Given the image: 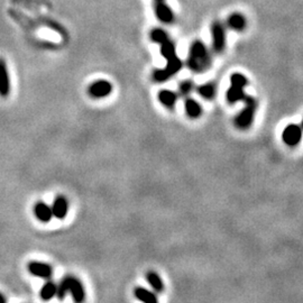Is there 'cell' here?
Segmentation results:
<instances>
[{"label": "cell", "mask_w": 303, "mask_h": 303, "mask_svg": "<svg viewBox=\"0 0 303 303\" xmlns=\"http://www.w3.org/2000/svg\"><path fill=\"white\" fill-rule=\"evenodd\" d=\"M70 292L73 299L76 303H81L85 300V290L84 285L82 284V282L78 277L66 275L63 277L62 281L58 284V292H56V297L59 300H63Z\"/></svg>", "instance_id": "7a4b0ae2"}, {"label": "cell", "mask_w": 303, "mask_h": 303, "mask_svg": "<svg viewBox=\"0 0 303 303\" xmlns=\"http://www.w3.org/2000/svg\"><path fill=\"white\" fill-rule=\"evenodd\" d=\"M184 109H186L188 117L191 118V119H198V118L202 116V106L193 98L186 99V102H184Z\"/></svg>", "instance_id": "9a60e30c"}, {"label": "cell", "mask_w": 303, "mask_h": 303, "mask_svg": "<svg viewBox=\"0 0 303 303\" xmlns=\"http://www.w3.org/2000/svg\"><path fill=\"white\" fill-rule=\"evenodd\" d=\"M10 94V80L7 65L4 60H0V96L7 98Z\"/></svg>", "instance_id": "30bf717a"}, {"label": "cell", "mask_w": 303, "mask_h": 303, "mask_svg": "<svg viewBox=\"0 0 303 303\" xmlns=\"http://www.w3.org/2000/svg\"><path fill=\"white\" fill-rule=\"evenodd\" d=\"M245 107L243 110L238 112V115L235 117L234 124L240 131H247L251 127L255 119L256 110H257V100L254 97L249 96L247 100L244 101Z\"/></svg>", "instance_id": "3957f363"}, {"label": "cell", "mask_w": 303, "mask_h": 303, "mask_svg": "<svg viewBox=\"0 0 303 303\" xmlns=\"http://www.w3.org/2000/svg\"><path fill=\"white\" fill-rule=\"evenodd\" d=\"M182 66H183L182 61L176 55V56H173V58L167 60L165 69L168 73L171 74V76H173V75H176L178 72H180V70L182 69Z\"/></svg>", "instance_id": "ffe728a7"}, {"label": "cell", "mask_w": 303, "mask_h": 303, "mask_svg": "<svg viewBox=\"0 0 303 303\" xmlns=\"http://www.w3.org/2000/svg\"><path fill=\"white\" fill-rule=\"evenodd\" d=\"M212 64V59L207 46L201 40H194L190 46L189 58L187 61L188 68L194 73H204Z\"/></svg>", "instance_id": "6da1fadb"}, {"label": "cell", "mask_w": 303, "mask_h": 303, "mask_svg": "<svg viewBox=\"0 0 303 303\" xmlns=\"http://www.w3.org/2000/svg\"><path fill=\"white\" fill-rule=\"evenodd\" d=\"M56 292H58V284L53 281H48L40 289L39 296L43 301H50L56 296Z\"/></svg>", "instance_id": "d6986e66"}, {"label": "cell", "mask_w": 303, "mask_h": 303, "mask_svg": "<svg viewBox=\"0 0 303 303\" xmlns=\"http://www.w3.org/2000/svg\"><path fill=\"white\" fill-rule=\"evenodd\" d=\"M7 302V299L6 297L4 296L3 293H0V303H6Z\"/></svg>", "instance_id": "484cf974"}, {"label": "cell", "mask_w": 303, "mask_h": 303, "mask_svg": "<svg viewBox=\"0 0 303 303\" xmlns=\"http://www.w3.org/2000/svg\"><path fill=\"white\" fill-rule=\"evenodd\" d=\"M301 127L303 128V119H302V122H301Z\"/></svg>", "instance_id": "4316f807"}, {"label": "cell", "mask_w": 303, "mask_h": 303, "mask_svg": "<svg viewBox=\"0 0 303 303\" xmlns=\"http://www.w3.org/2000/svg\"><path fill=\"white\" fill-rule=\"evenodd\" d=\"M230 84L238 85L241 88H246L248 84V79L241 73H234L230 75Z\"/></svg>", "instance_id": "d4e9b609"}, {"label": "cell", "mask_w": 303, "mask_h": 303, "mask_svg": "<svg viewBox=\"0 0 303 303\" xmlns=\"http://www.w3.org/2000/svg\"><path fill=\"white\" fill-rule=\"evenodd\" d=\"M134 295L137 300H140L144 303H157L158 297L156 293L153 291L145 289L143 286H137L134 289Z\"/></svg>", "instance_id": "e0dca14e"}, {"label": "cell", "mask_w": 303, "mask_h": 303, "mask_svg": "<svg viewBox=\"0 0 303 303\" xmlns=\"http://www.w3.org/2000/svg\"><path fill=\"white\" fill-rule=\"evenodd\" d=\"M157 2H163V0H157Z\"/></svg>", "instance_id": "83f0119b"}, {"label": "cell", "mask_w": 303, "mask_h": 303, "mask_svg": "<svg viewBox=\"0 0 303 303\" xmlns=\"http://www.w3.org/2000/svg\"><path fill=\"white\" fill-rule=\"evenodd\" d=\"M151 39L154 43L162 44L168 39V35L165 30L162 28H154L151 32Z\"/></svg>", "instance_id": "7402d4cb"}, {"label": "cell", "mask_w": 303, "mask_h": 303, "mask_svg": "<svg viewBox=\"0 0 303 303\" xmlns=\"http://www.w3.org/2000/svg\"><path fill=\"white\" fill-rule=\"evenodd\" d=\"M197 92L204 100H212L217 95V85L213 82H207L197 86Z\"/></svg>", "instance_id": "ac0fdd59"}, {"label": "cell", "mask_w": 303, "mask_h": 303, "mask_svg": "<svg viewBox=\"0 0 303 303\" xmlns=\"http://www.w3.org/2000/svg\"><path fill=\"white\" fill-rule=\"evenodd\" d=\"M157 99L161 102L163 107H165L166 109L173 110L176 108V105L179 99V96L176 92L171 90H161L157 95Z\"/></svg>", "instance_id": "7c38bea8"}, {"label": "cell", "mask_w": 303, "mask_h": 303, "mask_svg": "<svg viewBox=\"0 0 303 303\" xmlns=\"http://www.w3.org/2000/svg\"><path fill=\"white\" fill-rule=\"evenodd\" d=\"M34 214L38 222L42 224H48L51 222V219L53 218L52 207H50V205L44 201L36 202L34 205Z\"/></svg>", "instance_id": "ba28073f"}, {"label": "cell", "mask_w": 303, "mask_h": 303, "mask_svg": "<svg viewBox=\"0 0 303 303\" xmlns=\"http://www.w3.org/2000/svg\"><path fill=\"white\" fill-rule=\"evenodd\" d=\"M161 55L163 56L164 59H171L173 58V56L177 55V50H176V45H174L173 42H171V40L167 39L166 42H164L161 44Z\"/></svg>", "instance_id": "44dd1931"}, {"label": "cell", "mask_w": 303, "mask_h": 303, "mask_svg": "<svg viewBox=\"0 0 303 303\" xmlns=\"http://www.w3.org/2000/svg\"><path fill=\"white\" fill-rule=\"evenodd\" d=\"M145 277L148 282V284L151 285V287L155 293H162V292L165 290V285H164L163 280L161 279L160 274L156 273L155 271H148Z\"/></svg>", "instance_id": "2e32d148"}, {"label": "cell", "mask_w": 303, "mask_h": 303, "mask_svg": "<svg viewBox=\"0 0 303 303\" xmlns=\"http://www.w3.org/2000/svg\"><path fill=\"white\" fill-rule=\"evenodd\" d=\"M196 89V85H194L193 81L191 80H186L180 83L179 85V92L180 95L183 97H188L190 94H192V91Z\"/></svg>", "instance_id": "cb8c5ba5"}, {"label": "cell", "mask_w": 303, "mask_h": 303, "mask_svg": "<svg viewBox=\"0 0 303 303\" xmlns=\"http://www.w3.org/2000/svg\"><path fill=\"white\" fill-rule=\"evenodd\" d=\"M69 201L68 199L63 196H59L54 199L53 204H52V212L53 217L56 219L62 220L64 219L69 212Z\"/></svg>", "instance_id": "9c48e42d"}, {"label": "cell", "mask_w": 303, "mask_h": 303, "mask_svg": "<svg viewBox=\"0 0 303 303\" xmlns=\"http://www.w3.org/2000/svg\"><path fill=\"white\" fill-rule=\"evenodd\" d=\"M227 26L230 29L236 30V32H241V30H244L246 26H247V19H246L243 14L233 13L229 15L227 19Z\"/></svg>", "instance_id": "4fadbf2b"}, {"label": "cell", "mask_w": 303, "mask_h": 303, "mask_svg": "<svg viewBox=\"0 0 303 303\" xmlns=\"http://www.w3.org/2000/svg\"><path fill=\"white\" fill-rule=\"evenodd\" d=\"M249 97L245 92V88H241V86L238 85H233L230 84V88L226 92V99L229 102L230 105L236 104V102L239 101H246Z\"/></svg>", "instance_id": "8fae6325"}, {"label": "cell", "mask_w": 303, "mask_h": 303, "mask_svg": "<svg viewBox=\"0 0 303 303\" xmlns=\"http://www.w3.org/2000/svg\"><path fill=\"white\" fill-rule=\"evenodd\" d=\"M27 271L30 274L35 277H39V279L50 280L53 276V268L52 265L44 262L38 261H32L27 264Z\"/></svg>", "instance_id": "52a82bcc"}, {"label": "cell", "mask_w": 303, "mask_h": 303, "mask_svg": "<svg viewBox=\"0 0 303 303\" xmlns=\"http://www.w3.org/2000/svg\"><path fill=\"white\" fill-rule=\"evenodd\" d=\"M155 14L158 20H161L164 24H171L174 20V14L167 5L163 2H158L155 7Z\"/></svg>", "instance_id": "5bb4252c"}, {"label": "cell", "mask_w": 303, "mask_h": 303, "mask_svg": "<svg viewBox=\"0 0 303 303\" xmlns=\"http://www.w3.org/2000/svg\"><path fill=\"white\" fill-rule=\"evenodd\" d=\"M303 137V128L297 124L287 125L283 133H282V140L284 144L290 147H295L299 145Z\"/></svg>", "instance_id": "277c9868"}, {"label": "cell", "mask_w": 303, "mask_h": 303, "mask_svg": "<svg viewBox=\"0 0 303 303\" xmlns=\"http://www.w3.org/2000/svg\"><path fill=\"white\" fill-rule=\"evenodd\" d=\"M169 78H171V74L168 73L165 68L154 70L152 74V79L155 82H157V83H164V82L168 81Z\"/></svg>", "instance_id": "603a6c76"}, {"label": "cell", "mask_w": 303, "mask_h": 303, "mask_svg": "<svg viewBox=\"0 0 303 303\" xmlns=\"http://www.w3.org/2000/svg\"><path fill=\"white\" fill-rule=\"evenodd\" d=\"M112 90H114V86L111 82L107 80H97L89 85L88 94L94 99H104L111 94Z\"/></svg>", "instance_id": "5b68a950"}, {"label": "cell", "mask_w": 303, "mask_h": 303, "mask_svg": "<svg viewBox=\"0 0 303 303\" xmlns=\"http://www.w3.org/2000/svg\"><path fill=\"white\" fill-rule=\"evenodd\" d=\"M212 48L214 52L223 53L226 48V28L222 22H214L211 26Z\"/></svg>", "instance_id": "8992f818"}]
</instances>
